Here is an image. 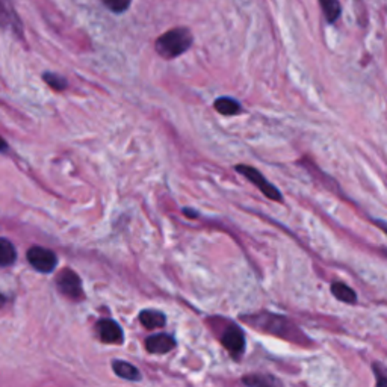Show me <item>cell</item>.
Masks as SVG:
<instances>
[{
  "label": "cell",
  "instance_id": "obj_1",
  "mask_svg": "<svg viewBox=\"0 0 387 387\" xmlns=\"http://www.w3.org/2000/svg\"><path fill=\"white\" fill-rule=\"evenodd\" d=\"M245 322L251 324L255 328L262 330L269 335H274L278 337H283L286 340L291 342H298V344H305V337L300 328H296V326L283 317H278V314H271V313H257L255 317L244 318Z\"/></svg>",
  "mask_w": 387,
  "mask_h": 387
},
{
  "label": "cell",
  "instance_id": "obj_2",
  "mask_svg": "<svg viewBox=\"0 0 387 387\" xmlns=\"http://www.w3.org/2000/svg\"><path fill=\"white\" fill-rule=\"evenodd\" d=\"M194 37L188 28H176L165 32L156 40V52L164 59H174L183 55L192 46Z\"/></svg>",
  "mask_w": 387,
  "mask_h": 387
},
{
  "label": "cell",
  "instance_id": "obj_3",
  "mask_svg": "<svg viewBox=\"0 0 387 387\" xmlns=\"http://www.w3.org/2000/svg\"><path fill=\"white\" fill-rule=\"evenodd\" d=\"M235 169L238 171L239 174H242L244 177H247L251 183H253L257 189L264 192V195H266L269 200H275V202H282V194L278 189L268 182L264 174H260L259 171L253 167L248 165H236Z\"/></svg>",
  "mask_w": 387,
  "mask_h": 387
},
{
  "label": "cell",
  "instance_id": "obj_4",
  "mask_svg": "<svg viewBox=\"0 0 387 387\" xmlns=\"http://www.w3.org/2000/svg\"><path fill=\"white\" fill-rule=\"evenodd\" d=\"M28 260L33 269H37L38 273L47 274L52 273L58 265V257L52 250L44 247H32L28 251Z\"/></svg>",
  "mask_w": 387,
  "mask_h": 387
},
{
  "label": "cell",
  "instance_id": "obj_5",
  "mask_svg": "<svg viewBox=\"0 0 387 387\" xmlns=\"http://www.w3.org/2000/svg\"><path fill=\"white\" fill-rule=\"evenodd\" d=\"M221 344L226 347L232 357L239 358L245 351V336L239 327L230 324L221 335Z\"/></svg>",
  "mask_w": 387,
  "mask_h": 387
},
{
  "label": "cell",
  "instance_id": "obj_6",
  "mask_svg": "<svg viewBox=\"0 0 387 387\" xmlns=\"http://www.w3.org/2000/svg\"><path fill=\"white\" fill-rule=\"evenodd\" d=\"M56 284L59 291L71 300H79L84 296L82 282H80L79 275L75 271H71V269H64V271L58 275Z\"/></svg>",
  "mask_w": 387,
  "mask_h": 387
},
{
  "label": "cell",
  "instance_id": "obj_7",
  "mask_svg": "<svg viewBox=\"0 0 387 387\" xmlns=\"http://www.w3.org/2000/svg\"><path fill=\"white\" fill-rule=\"evenodd\" d=\"M0 28L11 29L13 32L22 35V22L15 14L11 0H0Z\"/></svg>",
  "mask_w": 387,
  "mask_h": 387
},
{
  "label": "cell",
  "instance_id": "obj_8",
  "mask_svg": "<svg viewBox=\"0 0 387 387\" xmlns=\"http://www.w3.org/2000/svg\"><path fill=\"white\" fill-rule=\"evenodd\" d=\"M97 331L102 342L105 344H121L123 342V330L119 326V322L114 319H102L97 324Z\"/></svg>",
  "mask_w": 387,
  "mask_h": 387
},
{
  "label": "cell",
  "instance_id": "obj_9",
  "mask_svg": "<svg viewBox=\"0 0 387 387\" xmlns=\"http://www.w3.org/2000/svg\"><path fill=\"white\" fill-rule=\"evenodd\" d=\"M146 348L151 354H167L171 349L176 348V340L173 336L165 335V333H159V335L147 337Z\"/></svg>",
  "mask_w": 387,
  "mask_h": 387
},
{
  "label": "cell",
  "instance_id": "obj_10",
  "mask_svg": "<svg viewBox=\"0 0 387 387\" xmlns=\"http://www.w3.org/2000/svg\"><path fill=\"white\" fill-rule=\"evenodd\" d=\"M139 321L146 328L149 330H156L164 327L167 324V317L159 310H153V309H147L142 310L139 313Z\"/></svg>",
  "mask_w": 387,
  "mask_h": 387
},
{
  "label": "cell",
  "instance_id": "obj_11",
  "mask_svg": "<svg viewBox=\"0 0 387 387\" xmlns=\"http://www.w3.org/2000/svg\"><path fill=\"white\" fill-rule=\"evenodd\" d=\"M112 369L116 375H119L120 378H124V380H129V381L141 380V372L133 365H130L128 362L115 360V362L112 363Z\"/></svg>",
  "mask_w": 387,
  "mask_h": 387
},
{
  "label": "cell",
  "instance_id": "obj_12",
  "mask_svg": "<svg viewBox=\"0 0 387 387\" xmlns=\"http://www.w3.org/2000/svg\"><path fill=\"white\" fill-rule=\"evenodd\" d=\"M331 294L336 296V300L347 303V304H354L357 301V295L356 292L351 289L349 286H347L345 283L336 282L331 284Z\"/></svg>",
  "mask_w": 387,
  "mask_h": 387
},
{
  "label": "cell",
  "instance_id": "obj_13",
  "mask_svg": "<svg viewBox=\"0 0 387 387\" xmlns=\"http://www.w3.org/2000/svg\"><path fill=\"white\" fill-rule=\"evenodd\" d=\"M17 260V251L11 241L0 238V266H11Z\"/></svg>",
  "mask_w": 387,
  "mask_h": 387
},
{
  "label": "cell",
  "instance_id": "obj_14",
  "mask_svg": "<svg viewBox=\"0 0 387 387\" xmlns=\"http://www.w3.org/2000/svg\"><path fill=\"white\" fill-rule=\"evenodd\" d=\"M215 109H217L222 115H236L241 112V105L230 97H220L213 103Z\"/></svg>",
  "mask_w": 387,
  "mask_h": 387
},
{
  "label": "cell",
  "instance_id": "obj_15",
  "mask_svg": "<svg viewBox=\"0 0 387 387\" xmlns=\"http://www.w3.org/2000/svg\"><path fill=\"white\" fill-rule=\"evenodd\" d=\"M319 5L322 8V13L326 15L328 23H335L342 13V8L339 0H319Z\"/></svg>",
  "mask_w": 387,
  "mask_h": 387
},
{
  "label": "cell",
  "instance_id": "obj_16",
  "mask_svg": "<svg viewBox=\"0 0 387 387\" xmlns=\"http://www.w3.org/2000/svg\"><path fill=\"white\" fill-rule=\"evenodd\" d=\"M242 383L248 386H271L278 381H275L274 378L268 375H248L242 378Z\"/></svg>",
  "mask_w": 387,
  "mask_h": 387
},
{
  "label": "cell",
  "instance_id": "obj_17",
  "mask_svg": "<svg viewBox=\"0 0 387 387\" xmlns=\"http://www.w3.org/2000/svg\"><path fill=\"white\" fill-rule=\"evenodd\" d=\"M102 2L105 3V6L109 11H112L115 14H121L129 10L132 0H102Z\"/></svg>",
  "mask_w": 387,
  "mask_h": 387
},
{
  "label": "cell",
  "instance_id": "obj_18",
  "mask_svg": "<svg viewBox=\"0 0 387 387\" xmlns=\"http://www.w3.org/2000/svg\"><path fill=\"white\" fill-rule=\"evenodd\" d=\"M43 79L46 80V82L53 88L56 89V91H61V89H66L67 88V80L64 77H61L59 75L55 73H44Z\"/></svg>",
  "mask_w": 387,
  "mask_h": 387
},
{
  "label": "cell",
  "instance_id": "obj_19",
  "mask_svg": "<svg viewBox=\"0 0 387 387\" xmlns=\"http://www.w3.org/2000/svg\"><path fill=\"white\" fill-rule=\"evenodd\" d=\"M372 369H374V374H375L377 386H387V367H384L380 363H374Z\"/></svg>",
  "mask_w": 387,
  "mask_h": 387
},
{
  "label": "cell",
  "instance_id": "obj_20",
  "mask_svg": "<svg viewBox=\"0 0 387 387\" xmlns=\"http://www.w3.org/2000/svg\"><path fill=\"white\" fill-rule=\"evenodd\" d=\"M6 150H8V144L2 137H0V151H6Z\"/></svg>",
  "mask_w": 387,
  "mask_h": 387
},
{
  "label": "cell",
  "instance_id": "obj_21",
  "mask_svg": "<svg viewBox=\"0 0 387 387\" xmlns=\"http://www.w3.org/2000/svg\"><path fill=\"white\" fill-rule=\"evenodd\" d=\"M386 232H387V230H386Z\"/></svg>",
  "mask_w": 387,
  "mask_h": 387
}]
</instances>
